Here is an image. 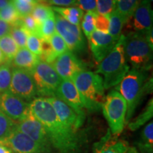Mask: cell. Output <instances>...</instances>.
<instances>
[{"mask_svg": "<svg viewBox=\"0 0 153 153\" xmlns=\"http://www.w3.org/2000/svg\"><path fill=\"white\" fill-rule=\"evenodd\" d=\"M29 105L31 114L43 125L51 146L59 153H79V135L63 125L47 97H36Z\"/></svg>", "mask_w": 153, "mask_h": 153, "instance_id": "obj_1", "label": "cell"}, {"mask_svg": "<svg viewBox=\"0 0 153 153\" xmlns=\"http://www.w3.org/2000/svg\"><path fill=\"white\" fill-rule=\"evenodd\" d=\"M148 76L147 71L132 68L115 89L123 97L127 104L126 123L131 119L143 96L152 92V79L148 80Z\"/></svg>", "mask_w": 153, "mask_h": 153, "instance_id": "obj_2", "label": "cell"}, {"mask_svg": "<svg viewBox=\"0 0 153 153\" xmlns=\"http://www.w3.org/2000/svg\"><path fill=\"white\" fill-rule=\"evenodd\" d=\"M123 41L124 35H122L111 51L99 62L96 70L95 73L104 76V89L118 85L130 70L124 53Z\"/></svg>", "mask_w": 153, "mask_h": 153, "instance_id": "obj_3", "label": "cell"}, {"mask_svg": "<svg viewBox=\"0 0 153 153\" xmlns=\"http://www.w3.org/2000/svg\"><path fill=\"white\" fill-rule=\"evenodd\" d=\"M72 81L81 95L85 108L89 111L100 109L105 98L103 78L95 72L83 70Z\"/></svg>", "mask_w": 153, "mask_h": 153, "instance_id": "obj_4", "label": "cell"}, {"mask_svg": "<svg viewBox=\"0 0 153 153\" xmlns=\"http://www.w3.org/2000/svg\"><path fill=\"white\" fill-rule=\"evenodd\" d=\"M124 53L133 68L148 72L152 67V48L145 34L131 32L124 36Z\"/></svg>", "mask_w": 153, "mask_h": 153, "instance_id": "obj_5", "label": "cell"}, {"mask_svg": "<svg viewBox=\"0 0 153 153\" xmlns=\"http://www.w3.org/2000/svg\"><path fill=\"white\" fill-rule=\"evenodd\" d=\"M103 114L112 135L119 136L124 129L127 104L125 99L116 90H111L104 98L102 106Z\"/></svg>", "mask_w": 153, "mask_h": 153, "instance_id": "obj_6", "label": "cell"}, {"mask_svg": "<svg viewBox=\"0 0 153 153\" xmlns=\"http://www.w3.org/2000/svg\"><path fill=\"white\" fill-rule=\"evenodd\" d=\"M30 73L37 89L38 97H55L62 79L50 63L39 60Z\"/></svg>", "mask_w": 153, "mask_h": 153, "instance_id": "obj_7", "label": "cell"}, {"mask_svg": "<svg viewBox=\"0 0 153 153\" xmlns=\"http://www.w3.org/2000/svg\"><path fill=\"white\" fill-rule=\"evenodd\" d=\"M8 91L28 103L38 97L31 73L17 68L11 70V81Z\"/></svg>", "mask_w": 153, "mask_h": 153, "instance_id": "obj_8", "label": "cell"}, {"mask_svg": "<svg viewBox=\"0 0 153 153\" xmlns=\"http://www.w3.org/2000/svg\"><path fill=\"white\" fill-rule=\"evenodd\" d=\"M55 29L65 42L70 51L79 52L85 48V43L79 26L70 24L55 12Z\"/></svg>", "mask_w": 153, "mask_h": 153, "instance_id": "obj_9", "label": "cell"}, {"mask_svg": "<svg viewBox=\"0 0 153 153\" xmlns=\"http://www.w3.org/2000/svg\"><path fill=\"white\" fill-rule=\"evenodd\" d=\"M0 144L4 145L14 153H52V150L44 148L17 129L1 141Z\"/></svg>", "mask_w": 153, "mask_h": 153, "instance_id": "obj_10", "label": "cell"}, {"mask_svg": "<svg viewBox=\"0 0 153 153\" xmlns=\"http://www.w3.org/2000/svg\"><path fill=\"white\" fill-rule=\"evenodd\" d=\"M0 111L16 123L22 120L30 112L29 103L9 91L0 96Z\"/></svg>", "mask_w": 153, "mask_h": 153, "instance_id": "obj_11", "label": "cell"}, {"mask_svg": "<svg viewBox=\"0 0 153 153\" xmlns=\"http://www.w3.org/2000/svg\"><path fill=\"white\" fill-rule=\"evenodd\" d=\"M51 65L63 80H72L76 74L85 70L82 61L70 51L57 56Z\"/></svg>", "mask_w": 153, "mask_h": 153, "instance_id": "obj_12", "label": "cell"}, {"mask_svg": "<svg viewBox=\"0 0 153 153\" xmlns=\"http://www.w3.org/2000/svg\"><path fill=\"white\" fill-rule=\"evenodd\" d=\"M16 129L44 148L52 150V146L41 122L30 112L26 118L16 123Z\"/></svg>", "mask_w": 153, "mask_h": 153, "instance_id": "obj_13", "label": "cell"}, {"mask_svg": "<svg viewBox=\"0 0 153 153\" xmlns=\"http://www.w3.org/2000/svg\"><path fill=\"white\" fill-rule=\"evenodd\" d=\"M55 114L63 125L74 133L83 125L85 118H82L65 101L57 97H48Z\"/></svg>", "mask_w": 153, "mask_h": 153, "instance_id": "obj_14", "label": "cell"}, {"mask_svg": "<svg viewBox=\"0 0 153 153\" xmlns=\"http://www.w3.org/2000/svg\"><path fill=\"white\" fill-rule=\"evenodd\" d=\"M55 97L65 101L80 117L85 118V104L81 95L72 80L62 79L57 89Z\"/></svg>", "mask_w": 153, "mask_h": 153, "instance_id": "obj_15", "label": "cell"}, {"mask_svg": "<svg viewBox=\"0 0 153 153\" xmlns=\"http://www.w3.org/2000/svg\"><path fill=\"white\" fill-rule=\"evenodd\" d=\"M132 17L133 28L136 32L145 35L152 30L153 11L150 0H140Z\"/></svg>", "mask_w": 153, "mask_h": 153, "instance_id": "obj_16", "label": "cell"}, {"mask_svg": "<svg viewBox=\"0 0 153 153\" xmlns=\"http://www.w3.org/2000/svg\"><path fill=\"white\" fill-rule=\"evenodd\" d=\"M89 41L93 56L99 63L111 51L118 42L109 33H104L96 30L91 34Z\"/></svg>", "mask_w": 153, "mask_h": 153, "instance_id": "obj_17", "label": "cell"}, {"mask_svg": "<svg viewBox=\"0 0 153 153\" xmlns=\"http://www.w3.org/2000/svg\"><path fill=\"white\" fill-rule=\"evenodd\" d=\"M128 148L127 141L112 135L108 129L106 135L94 144L92 153H126Z\"/></svg>", "mask_w": 153, "mask_h": 153, "instance_id": "obj_18", "label": "cell"}, {"mask_svg": "<svg viewBox=\"0 0 153 153\" xmlns=\"http://www.w3.org/2000/svg\"><path fill=\"white\" fill-rule=\"evenodd\" d=\"M39 60V56L33 54L25 47L19 49L11 62L14 68L23 69L30 72Z\"/></svg>", "mask_w": 153, "mask_h": 153, "instance_id": "obj_19", "label": "cell"}, {"mask_svg": "<svg viewBox=\"0 0 153 153\" xmlns=\"http://www.w3.org/2000/svg\"><path fill=\"white\" fill-rule=\"evenodd\" d=\"M52 9L54 12L60 15L62 18H64L70 24L76 26H79L84 16V11L76 7H53Z\"/></svg>", "mask_w": 153, "mask_h": 153, "instance_id": "obj_20", "label": "cell"}, {"mask_svg": "<svg viewBox=\"0 0 153 153\" xmlns=\"http://www.w3.org/2000/svg\"><path fill=\"white\" fill-rule=\"evenodd\" d=\"M108 19H109L108 33L112 36L115 41H118L122 36L121 32L124 24L127 23V22L116 9H114L108 15Z\"/></svg>", "mask_w": 153, "mask_h": 153, "instance_id": "obj_21", "label": "cell"}, {"mask_svg": "<svg viewBox=\"0 0 153 153\" xmlns=\"http://www.w3.org/2000/svg\"><path fill=\"white\" fill-rule=\"evenodd\" d=\"M19 48L10 35L0 38V50L4 55L7 62H11Z\"/></svg>", "mask_w": 153, "mask_h": 153, "instance_id": "obj_22", "label": "cell"}, {"mask_svg": "<svg viewBox=\"0 0 153 153\" xmlns=\"http://www.w3.org/2000/svg\"><path fill=\"white\" fill-rule=\"evenodd\" d=\"M153 116V101L152 99L149 101L144 111L137 116L131 122H128V128L131 131H135L150 120Z\"/></svg>", "mask_w": 153, "mask_h": 153, "instance_id": "obj_23", "label": "cell"}, {"mask_svg": "<svg viewBox=\"0 0 153 153\" xmlns=\"http://www.w3.org/2000/svg\"><path fill=\"white\" fill-rule=\"evenodd\" d=\"M140 0H116V9L128 22L133 16Z\"/></svg>", "mask_w": 153, "mask_h": 153, "instance_id": "obj_24", "label": "cell"}, {"mask_svg": "<svg viewBox=\"0 0 153 153\" xmlns=\"http://www.w3.org/2000/svg\"><path fill=\"white\" fill-rule=\"evenodd\" d=\"M54 15L55 12L52 7L40 3L35 6L31 13V16L37 23L38 26H41L47 19L53 16Z\"/></svg>", "mask_w": 153, "mask_h": 153, "instance_id": "obj_25", "label": "cell"}, {"mask_svg": "<svg viewBox=\"0 0 153 153\" xmlns=\"http://www.w3.org/2000/svg\"><path fill=\"white\" fill-rule=\"evenodd\" d=\"M29 33L27 30L19 22L18 24L11 26V29L9 35L14 39L15 43L18 45L19 48H25Z\"/></svg>", "mask_w": 153, "mask_h": 153, "instance_id": "obj_26", "label": "cell"}, {"mask_svg": "<svg viewBox=\"0 0 153 153\" xmlns=\"http://www.w3.org/2000/svg\"><path fill=\"white\" fill-rule=\"evenodd\" d=\"M21 19L11 1L4 8L0 9V19L8 23L11 26L18 24Z\"/></svg>", "mask_w": 153, "mask_h": 153, "instance_id": "obj_27", "label": "cell"}, {"mask_svg": "<svg viewBox=\"0 0 153 153\" xmlns=\"http://www.w3.org/2000/svg\"><path fill=\"white\" fill-rule=\"evenodd\" d=\"M139 147L142 152H147L152 151L153 147V123L151 121L145 127L141 135V143Z\"/></svg>", "mask_w": 153, "mask_h": 153, "instance_id": "obj_28", "label": "cell"}, {"mask_svg": "<svg viewBox=\"0 0 153 153\" xmlns=\"http://www.w3.org/2000/svg\"><path fill=\"white\" fill-rule=\"evenodd\" d=\"M16 129V122L0 111V142L9 136V135Z\"/></svg>", "mask_w": 153, "mask_h": 153, "instance_id": "obj_29", "label": "cell"}, {"mask_svg": "<svg viewBox=\"0 0 153 153\" xmlns=\"http://www.w3.org/2000/svg\"><path fill=\"white\" fill-rule=\"evenodd\" d=\"M11 70L10 62L0 65V93L9 91L11 81Z\"/></svg>", "mask_w": 153, "mask_h": 153, "instance_id": "obj_30", "label": "cell"}, {"mask_svg": "<svg viewBox=\"0 0 153 153\" xmlns=\"http://www.w3.org/2000/svg\"><path fill=\"white\" fill-rule=\"evenodd\" d=\"M56 32L55 29V15L50 17L39 26L38 29V36L42 39L49 40L50 38Z\"/></svg>", "mask_w": 153, "mask_h": 153, "instance_id": "obj_31", "label": "cell"}, {"mask_svg": "<svg viewBox=\"0 0 153 153\" xmlns=\"http://www.w3.org/2000/svg\"><path fill=\"white\" fill-rule=\"evenodd\" d=\"M97 12H87L82 19V28L86 37L89 39L95 30V16Z\"/></svg>", "mask_w": 153, "mask_h": 153, "instance_id": "obj_32", "label": "cell"}, {"mask_svg": "<svg viewBox=\"0 0 153 153\" xmlns=\"http://www.w3.org/2000/svg\"><path fill=\"white\" fill-rule=\"evenodd\" d=\"M39 58L40 60L44 61L50 64H52L57 58V55L55 54L49 40L42 39L41 54L39 56Z\"/></svg>", "mask_w": 153, "mask_h": 153, "instance_id": "obj_33", "label": "cell"}, {"mask_svg": "<svg viewBox=\"0 0 153 153\" xmlns=\"http://www.w3.org/2000/svg\"><path fill=\"white\" fill-rule=\"evenodd\" d=\"M49 41L50 43H51V46H52L53 51H54L55 54L57 55V57L69 51L65 42L64 41L62 38L57 32H55L50 38Z\"/></svg>", "mask_w": 153, "mask_h": 153, "instance_id": "obj_34", "label": "cell"}, {"mask_svg": "<svg viewBox=\"0 0 153 153\" xmlns=\"http://www.w3.org/2000/svg\"><path fill=\"white\" fill-rule=\"evenodd\" d=\"M41 46L42 38L36 34H29L26 42V48L33 54L40 56L41 54Z\"/></svg>", "mask_w": 153, "mask_h": 153, "instance_id": "obj_35", "label": "cell"}, {"mask_svg": "<svg viewBox=\"0 0 153 153\" xmlns=\"http://www.w3.org/2000/svg\"><path fill=\"white\" fill-rule=\"evenodd\" d=\"M97 12L99 14L108 16L116 9V0H96Z\"/></svg>", "mask_w": 153, "mask_h": 153, "instance_id": "obj_36", "label": "cell"}, {"mask_svg": "<svg viewBox=\"0 0 153 153\" xmlns=\"http://www.w3.org/2000/svg\"><path fill=\"white\" fill-rule=\"evenodd\" d=\"M11 1L21 18L31 14L34 7L36 5L35 4L24 2V1H18V0H11Z\"/></svg>", "mask_w": 153, "mask_h": 153, "instance_id": "obj_37", "label": "cell"}, {"mask_svg": "<svg viewBox=\"0 0 153 153\" xmlns=\"http://www.w3.org/2000/svg\"><path fill=\"white\" fill-rule=\"evenodd\" d=\"M108 29H109L108 16H105L97 13L95 16V30L104 33H108Z\"/></svg>", "mask_w": 153, "mask_h": 153, "instance_id": "obj_38", "label": "cell"}, {"mask_svg": "<svg viewBox=\"0 0 153 153\" xmlns=\"http://www.w3.org/2000/svg\"><path fill=\"white\" fill-rule=\"evenodd\" d=\"M20 23L28 30L30 34H36V35L38 34L39 26H38L37 23L36 22V21L34 20L31 14L28 15V16H26L21 19Z\"/></svg>", "mask_w": 153, "mask_h": 153, "instance_id": "obj_39", "label": "cell"}, {"mask_svg": "<svg viewBox=\"0 0 153 153\" xmlns=\"http://www.w3.org/2000/svg\"><path fill=\"white\" fill-rule=\"evenodd\" d=\"M74 7H78L87 12H97L96 0H76L74 4Z\"/></svg>", "mask_w": 153, "mask_h": 153, "instance_id": "obj_40", "label": "cell"}, {"mask_svg": "<svg viewBox=\"0 0 153 153\" xmlns=\"http://www.w3.org/2000/svg\"><path fill=\"white\" fill-rule=\"evenodd\" d=\"M76 0H48L51 4L54 5L55 7H68L70 5H74Z\"/></svg>", "mask_w": 153, "mask_h": 153, "instance_id": "obj_41", "label": "cell"}, {"mask_svg": "<svg viewBox=\"0 0 153 153\" xmlns=\"http://www.w3.org/2000/svg\"><path fill=\"white\" fill-rule=\"evenodd\" d=\"M11 29V26L4 21L0 19V38L4 36L9 35Z\"/></svg>", "mask_w": 153, "mask_h": 153, "instance_id": "obj_42", "label": "cell"}, {"mask_svg": "<svg viewBox=\"0 0 153 153\" xmlns=\"http://www.w3.org/2000/svg\"><path fill=\"white\" fill-rule=\"evenodd\" d=\"M0 153H12L8 148L0 144Z\"/></svg>", "mask_w": 153, "mask_h": 153, "instance_id": "obj_43", "label": "cell"}, {"mask_svg": "<svg viewBox=\"0 0 153 153\" xmlns=\"http://www.w3.org/2000/svg\"><path fill=\"white\" fill-rule=\"evenodd\" d=\"M11 1V0H0V9L4 8Z\"/></svg>", "mask_w": 153, "mask_h": 153, "instance_id": "obj_44", "label": "cell"}, {"mask_svg": "<svg viewBox=\"0 0 153 153\" xmlns=\"http://www.w3.org/2000/svg\"><path fill=\"white\" fill-rule=\"evenodd\" d=\"M5 62H7V60H6L4 55L1 52V51L0 50V65L3 64V63H5Z\"/></svg>", "mask_w": 153, "mask_h": 153, "instance_id": "obj_45", "label": "cell"}, {"mask_svg": "<svg viewBox=\"0 0 153 153\" xmlns=\"http://www.w3.org/2000/svg\"><path fill=\"white\" fill-rule=\"evenodd\" d=\"M126 153H140L135 147H130Z\"/></svg>", "mask_w": 153, "mask_h": 153, "instance_id": "obj_46", "label": "cell"}, {"mask_svg": "<svg viewBox=\"0 0 153 153\" xmlns=\"http://www.w3.org/2000/svg\"><path fill=\"white\" fill-rule=\"evenodd\" d=\"M18 1H24V2H28V3H32L35 4H39L41 0H18Z\"/></svg>", "mask_w": 153, "mask_h": 153, "instance_id": "obj_47", "label": "cell"}, {"mask_svg": "<svg viewBox=\"0 0 153 153\" xmlns=\"http://www.w3.org/2000/svg\"><path fill=\"white\" fill-rule=\"evenodd\" d=\"M147 153H152V151H149V152H147Z\"/></svg>", "mask_w": 153, "mask_h": 153, "instance_id": "obj_48", "label": "cell"}, {"mask_svg": "<svg viewBox=\"0 0 153 153\" xmlns=\"http://www.w3.org/2000/svg\"><path fill=\"white\" fill-rule=\"evenodd\" d=\"M41 1H48V0H41Z\"/></svg>", "mask_w": 153, "mask_h": 153, "instance_id": "obj_49", "label": "cell"}]
</instances>
